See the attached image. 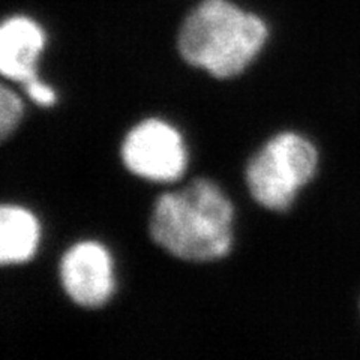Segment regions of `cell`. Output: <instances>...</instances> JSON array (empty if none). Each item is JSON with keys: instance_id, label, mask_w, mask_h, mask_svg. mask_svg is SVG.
<instances>
[{"instance_id": "1", "label": "cell", "mask_w": 360, "mask_h": 360, "mask_svg": "<svg viewBox=\"0 0 360 360\" xmlns=\"http://www.w3.org/2000/svg\"><path fill=\"white\" fill-rule=\"evenodd\" d=\"M234 207L224 191L209 179L156 200L149 234L156 246L188 263L219 262L233 248Z\"/></svg>"}, {"instance_id": "2", "label": "cell", "mask_w": 360, "mask_h": 360, "mask_svg": "<svg viewBox=\"0 0 360 360\" xmlns=\"http://www.w3.org/2000/svg\"><path fill=\"white\" fill-rule=\"evenodd\" d=\"M269 38L266 22L230 0H205L185 18L177 37L184 60L218 80L243 74Z\"/></svg>"}, {"instance_id": "3", "label": "cell", "mask_w": 360, "mask_h": 360, "mask_svg": "<svg viewBox=\"0 0 360 360\" xmlns=\"http://www.w3.org/2000/svg\"><path fill=\"white\" fill-rule=\"evenodd\" d=\"M319 150L307 137L285 131L270 139L245 170V182L257 205L285 212L317 173Z\"/></svg>"}, {"instance_id": "4", "label": "cell", "mask_w": 360, "mask_h": 360, "mask_svg": "<svg viewBox=\"0 0 360 360\" xmlns=\"http://www.w3.org/2000/svg\"><path fill=\"white\" fill-rule=\"evenodd\" d=\"M120 156L129 173L155 184L176 182L188 167L182 134L161 119L135 125L122 141Z\"/></svg>"}, {"instance_id": "5", "label": "cell", "mask_w": 360, "mask_h": 360, "mask_svg": "<svg viewBox=\"0 0 360 360\" xmlns=\"http://www.w3.org/2000/svg\"><path fill=\"white\" fill-rule=\"evenodd\" d=\"M59 279L65 295L84 309L105 307L116 291L111 254L94 240L78 242L62 255Z\"/></svg>"}, {"instance_id": "6", "label": "cell", "mask_w": 360, "mask_h": 360, "mask_svg": "<svg viewBox=\"0 0 360 360\" xmlns=\"http://www.w3.org/2000/svg\"><path fill=\"white\" fill-rule=\"evenodd\" d=\"M47 45L39 22L14 15L0 27V71L8 82L25 84L38 77V62Z\"/></svg>"}, {"instance_id": "7", "label": "cell", "mask_w": 360, "mask_h": 360, "mask_svg": "<svg viewBox=\"0 0 360 360\" xmlns=\"http://www.w3.org/2000/svg\"><path fill=\"white\" fill-rule=\"evenodd\" d=\"M41 225L33 213L21 206L5 205L0 209V263L25 264L38 252Z\"/></svg>"}, {"instance_id": "8", "label": "cell", "mask_w": 360, "mask_h": 360, "mask_svg": "<svg viewBox=\"0 0 360 360\" xmlns=\"http://www.w3.org/2000/svg\"><path fill=\"white\" fill-rule=\"evenodd\" d=\"M25 116V103L8 84L0 87V139L4 141L15 132Z\"/></svg>"}, {"instance_id": "9", "label": "cell", "mask_w": 360, "mask_h": 360, "mask_svg": "<svg viewBox=\"0 0 360 360\" xmlns=\"http://www.w3.org/2000/svg\"><path fill=\"white\" fill-rule=\"evenodd\" d=\"M21 86L25 89V92L32 103L39 107H45V108L53 107L56 104V101H58V95H56L54 89L47 83L41 82L38 77Z\"/></svg>"}]
</instances>
